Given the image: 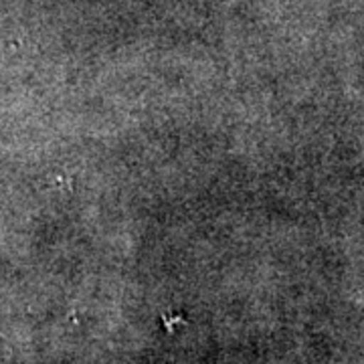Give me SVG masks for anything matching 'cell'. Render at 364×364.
Wrapping results in <instances>:
<instances>
[]
</instances>
